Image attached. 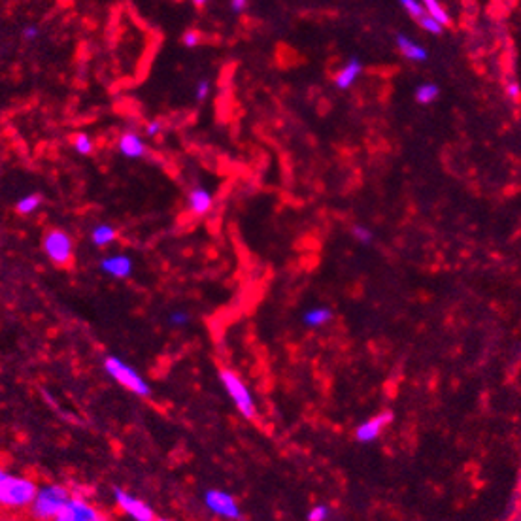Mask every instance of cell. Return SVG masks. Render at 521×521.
I'll return each instance as SVG.
<instances>
[{"label":"cell","instance_id":"9c48e42d","mask_svg":"<svg viewBox=\"0 0 521 521\" xmlns=\"http://www.w3.org/2000/svg\"><path fill=\"white\" fill-rule=\"evenodd\" d=\"M206 502H208V506H210L216 514L223 515V518H227V520H240V508H238V504L230 495L227 493H223V491H208V495H206Z\"/></svg>","mask_w":521,"mask_h":521},{"label":"cell","instance_id":"ac0fdd59","mask_svg":"<svg viewBox=\"0 0 521 521\" xmlns=\"http://www.w3.org/2000/svg\"><path fill=\"white\" fill-rule=\"evenodd\" d=\"M420 2L423 4V8H425V12L429 13L431 17H434V20L439 21L440 25H450V15L446 13L444 8L440 6L439 0H420Z\"/></svg>","mask_w":521,"mask_h":521},{"label":"cell","instance_id":"7a4b0ae2","mask_svg":"<svg viewBox=\"0 0 521 521\" xmlns=\"http://www.w3.org/2000/svg\"><path fill=\"white\" fill-rule=\"evenodd\" d=\"M42 249L55 267L66 268L71 267L74 260V242H72V236L63 229L45 230L42 238Z\"/></svg>","mask_w":521,"mask_h":521},{"label":"cell","instance_id":"f1b7e54d","mask_svg":"<svg viewBox=\"0 0 521 521\" xmlns=\"http://www.w3.org/2000/svg\"><path fill=\"white\" fill-rule=\"evenodd\" d=\"M506 95H508L512 101H518V98L521 96L520 85H518V83H510L508 87H506Z\"/></svg>","mask_w":521,"mask_h":521},{"label":"cell","instance_id":"603a6c76","mask_svg":"<svg viewBox=\"0 0 521 521\" xmlns=\"http://www.w3.org/2000/svg\"><path fill=\"white\" fill-rule=\"evenodd\" d=\"M210 89H212V82L208 80V78H200L197 82V85H195V98H197L198 102H204L206 98H208V95H210Z\"/></svg>","mask_w":521,"mask_h":521},{"label":"cell","instance_id":"83f0119b","mask_svg":"<svg viewBox=\"0 0 521 521\" xmlns=\"http://www.w3.org/2000/svg\"><path fill=\"white\" fill-rule=\"evenodd\" d=\"M38 34L40 32L36 27H25V29H23V40H29V42L38 38Z\"/></svg>","mask_w":521,"mask_h":521},{"label":"cell","instance_id":"6da1fadb","mask_svg":"<svg viewBox=\"0 0 521 521\" xmlns=\"http://www.w3.org/2000/svg\"><path fill=\"white\" fill-rule=\"evenodd\" d=\"M38 495V487L27 478L12 476L0 469V512L17 514L21 510L31 508Z\"/></svg>","mask_w":521,"mask_h":521},{"label":"cell","instance_id":"f546056e","mask_svg":"<svg viewBox=\"0 0 521 521\" xmlns=\"http://www.w3.org/2000/svg\"><path fill=\"white\" fill-rule=\"evenodd\" d=\"M230 8H233V12L236 13L244 12V10L248 8V0H230Z\"/></svg>","mask_w":521,"mask_h":521},{"label":"cell","instance_id":"cb8c5ba5","mask_svg":"<svg viewBox=\"0 0 521 521\" xmlns=\"http://www.w3.org/2000/svg\"><path fill=\"white\" fill-rule=\"evenodd\" d=\"M331 518V510L325 504H318L308 512V521H329Z\"/></svg>","mask_w":521,"mask_h":521},{"label":"cell","instance_id":"4fadbf2b","mask_svg":"<svg viewBox=\"0 0 521 521\" xmlns=\"http://www.w3.org/2000/svg\"><path fill=\"white\" fill-rule=\"evenodd\" d=\"M361 72H362V64L359 63V59H351L350 63L346 64L342 71L338 72L337 78H335V83H337L338 89H350Z\"/></svg>","mask_w":521,"mask_h":521},{"label":"cell","instance_id":"9a60e30c","mask_svg":"<svg viewBox=\"0 0 521 521\" xmlns=\"http://www.w3.org/2000/svg\"><path fill=\"white\" fill-rule=\"evenodd\" d=\"M117 238V230H115L114 225L110 223H98L96 227H93L91 230V242L95 244L96 248H104Z\"/></svg>","mask_w":521,"mask_h":521},{"label":"cell","instance_id":"5b68a950","mask_svg":"<svg viewBox=\"0 0 521 521\" xmlns=\"http://www.w3.org/2000/svg\"><path fill=\"white\" fill-rule=\"evenodd\" d=\"M221 376V381L225 389H227V393L230 395V399L235 401L236 408L240 410L248 420L255 418V404L254 399H251V395H249L248 388H246V383L238 378V376L229 369H221L219 372Z\"/></svg>","mask_w":521,"mask_h":521},{"label":"cell","instance_id":"7c38bea8","mask_svg":"<svg viewBox=\"0 0 521 521\" xmlns=\"http://www.w3.org/2000/svg\"><path fill=\"white\" fill-rule=\"evenodd\" d=\"M101 267L104 272H108L114 278H127L129 274L133 272V260L129 259L127 255H112L102 259Z\"/></svg>","mask_w":521,"mask_h":521},{"label":"cell","instance_id":"1f68e13d","mask_svg":"<svg viewBox=\"0 0 521 521\" xmlns=\"http://www.w3.org/2000/svg\"><path fill=\"white\" fill-rule=\"evenodd\" d=\"M191 2H193L197 8H204L208 2H210V0H191Z\"/></svg>","mask_w":521,"mask_h":521},{"label":"cell","instance_id":"8fae6325","mask_svg":"<svg viewBox=\"0 0 521 521\" xmlns=\"http://www.w3.org/2000/svg\"><path fill=\"white\" fill-rule=\"evenodd\" d=\"M117 502H119V506L125 512H127L131 518H134L136 521H155V515H153L152 508L144 504L138 499H134V497L127 495V493H123V491H117Z\"/></svg>","mask_w":521,"mask_h":521},{"label":"cell","instance_id":"484cf974","mask_svg":"<svg viewBox=\"0 0 521 521\" xmlns=\"http://www.w3.org/2000/svg\"><path fill=\"white\" fill-rule=\"evenodd\" d=\"M351 233L355 236V240H359L361 244H369V242H372V233H370L369 229L361 227V225H355Z\"/></svg>","mask_w":521,"mask_h":521},{"label":"cell","instance_id":"3957f363","mask_svg":"<svg viewBox=\"0 0 521 521\" xmlns=\"http://www.w3.org/2000/svg\"><path fill=\"white\" fill-rule=\"evenodd\" d=\"M71 499L66 487L51 485L47 490L38 491L31 506V518L34 521H53L57 512L63 508V504Z\"/></svg>","mask_w":521,"mask_h":521},{"label":"cell","instance_id":"d4e9b609","mask_svg":"<svg viewBox=\"0 0 521 521\" xmlns=\"http://www.w3.org/2000/svg\"><path fill=\"white\" fill-rule=\"evenodd\" d=\"M200 40H203V36H200V32L195 31V29H189V31H185L184 34H182V44L185 45V47H197L198 44H200Z\"/></svg>","mask_w":521,"mask_h":521},{"label":"cell","instance_id":"4316f807","mask_svg":"<svg viewBox=\"0 0 521 521\" xmlns=\"http://www.w3.org/2000/svg\"><path fill=\"white\" fill-rule=\"evenodd\" d=\"M161 131H163V123H161L159 119L149 121V123L146 125V129H144V133H146V136H149V138H153V136L161 134Z\"/></svg>","mask_w":521,"mask_h":521},{"label":"cell","instance_id":"2e32d148","mask_svg":"<svg viewBox=\"0 0 521 521\" xmlns=\"http://www.w3.org/2000/svg\"><path fill=\"white\" fill-rule=\"evenodd\" d=\"M332 319V311L325 306H316V308H310V310L304 311L302 316V321H304L306 327H311V329H318V327H323Z\"/></svg>","mask_w":521,"mask_h":521},{"label":"cell","instance_id":"5bb4252c","mask_svg":"<svg viewBox=\"0 0 521 521\" xmlns=\"http://www.w3.org/2000/svg\"><path fill=\"white\" fill-rule=\"evenodd\" d=\"M397 45H399V51H401L408 61L423 63L427 59L425 47H421L420 44H416L413 40H410L408 36H404V34H399V36H397Z\"/></svg>","mask_w":521,"mask_h":521},{"label":"cell","instance_id":"d6986e66","mask_svg":"<svg viewBox=\"0 0 521 521\" xmlns=\"http://www.w3.org/2000/svg\"><path fill=\"white\" fill-rule=\"evenodd\" d=\"M72 147H74V152L78 155H91L95 152V142H93L89 134L78 133L72 136Z\"/></svg>","mask_w":521,"mask_h":521},{"label":"cell","instance_id":"4dcf8cb0","mask_svg":"<svg viewBox=\"0 0 521 521\" xmlns=\"http://www.w3.org/2000/svg\"><path fill=\"white\" fill-rule=\"evenodd\" d=\"M0 521H27L23 515L17 514H2L0 515Z\"/></svg>","mask_w":521,"mask_h":521},{"label":"cell","instance_id":"ba28073f","mask_svg":"<svg viewBox=\"0 0 521 521\" xmlns=\"http://www.w3.org/2000/svg\"><path fill=\"white\" fill-rule=\"evenodd\" d=\"M393 421V413L391 412H381L370 420L362 421L361 425L355 429V439L359 442H374L380 436L383 429Z\"/></svg>","mask_w":521,"mask_h":521},{"label":"cell","instance_id":"30bf717a","mask_svg":"<svg viewBox=\"0 0 521 521\" xmlns=\"http://www.w3.org/2000/svg\"><path fill=\"white\" fill-rule=\"evenodd\" d=\"M187 206L193 216H206L210 214L214 208V195L210 189H206L203 185L191 187L189 195H187Z\"/></svg>","mask_w":521,"mask_h":521},{"label":"cell","instance_id":"ffe728a7","mask_svg":"<svg viewBox=\"0 0 521 521\" xmlns=\"http://www.w3.org/2000/svg\"><path fill=\"white\" fill-rule=\"evenodd\" d=\"M439 87H436L434 83H423V85H420L418 91H416V101L420 102V104H423V106H427V104H431V102H434L439 98Z\"/></svg>","mask_w":521,"mask_h":521},{"label":"cell","instance_id":"52a82bcc","mask_svg":"<svg viewBox=\"0 0 521 521\" xmlns=\"http://www.w3.org/2000/svg\"><path fill=\"white\" fill-rule=\"evenodd\" d=\"M117 152L127 157V159H142L147 155V146L144 138L140 134L129 129V131H123L119 134V140H117Z\"/></svg>","mask_w":521,"mask_h":521},{"label":"cell","instance_id":"44dd1931","mask_svg":"<svg viewBox=\"0 0 521 521\" xmlns=\"http://www.w3.org/2000/svg\"><path fill=\"white\" fill-rule=\"evenodd\" d=\"M402 4V8L406 10L408 15L412 17L413 21H420L423 15H425V8H423V4H421L420 0H399Z\"/></svg>","mask_w":521,"mask_h":521},{"label":"cell","instance_id":"8992f818","mask_svg":"<svg viewBox=\"0 0 521 521\" xmlns=\"http://www.w3.org/2000/svg\"><path fill=\"white\" fill-rule=\"evenodd\" d=\"M106 370L114 376L115 380L119 381L123 388H127L129 391H133V393L136 395L149 393V389H147V386L144 383V380H142L140 376L136 374L133 369H129L127 365H123L119 359L108 357V359H106Z\"/></svg>","mask_w":521,"mask_h":521},{"label":"cell","instance_id":"d6a6232c","mask_svg":"<svg viewBox=\"0 0 521 521\" xmlns=\"http://www.w3.org/2000/svg\"><path fill=\"white\" fill-rule=\"evenodd\" d=\"M159 521H168V520H159Z\"/></svg>","mask_w":521,"mask_h":521},{"label":"cell","instance_id":"e0dca14e","mask_svg":"<svg viewBox=\"0 0 521 521\" xmlns=\"http://www.w3.org/2000/svg\"><path fill=\"white\" fill-rule=\"evenodd\" d=\"M42 203H44V197L40 193H31V195H25V197L20 198L15 203V212L20 216H29V214H34V212L38 210Z\"/></svg>","mask_w":521,"mask_h":521},{"label":"cell","instance_id":"7402d4cb","mask_svg":"<svg viewBox=\"0 0 521 521\" xmlns=\"http://www.w3.org/2000/svg\"><path fill=\"white\" fill-rule=\"evenodd\" d=\"M418 25H420L423 31L431 32V34H442V31H444V27L440 25L439 21L434 20V17H431L429 13H425V15L418 21Z\"/></svg>","mask_w":521,"mask_h":521},{"label":"cell","instance_id":"277c9868","mask_svg":"<svg viewBox=\"0 0 521 521\" xmlns=\"http://www.w3.org/2000/svg\"><path fill=\"white\" fill-rule=\"evenodd\" d=\"M53 521H110V518L80 497H71L53 518Z\"/></svg>","mask_w":521,"mask_h":521}]
</instances>
